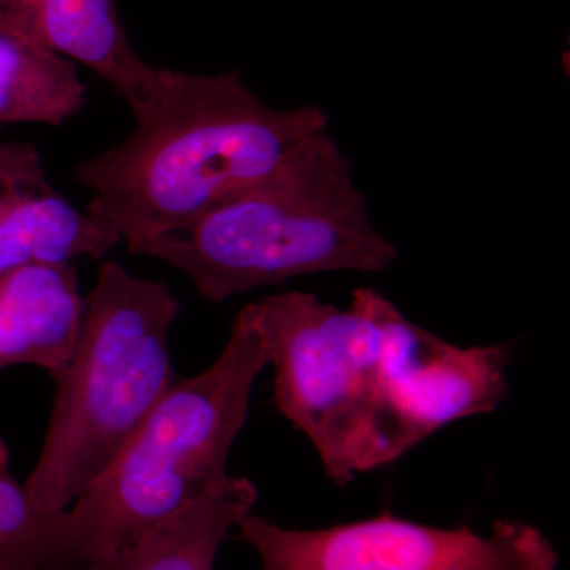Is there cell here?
I'll return each instance as SVG.
<instances>
[{
  "instance_id": "1",
  "label": "cell",
  "mask_w": 570,
  "mask_h": 570,
  "mask_svg": "<svg viewBox=\"0 0 570 570\" xmlns=\"http://www.w3.org/2000/svg\"><path fill=\"white\" fill-rule=\"evenodd\" d=\"M126 140L85 160L75 179L92 190L88 212L127 247L200 219L325 132L318 107L276 110L238 71L164 69L148 115Z\"/></svg>"
},
{
  "instance_id": "2",
  "label": "cell",
  "mask_w": 570,
  "mask_h": 570,
  "mask_svg": "<svg viewBox=\"0 0 570 570\" xmlns=\"http://www.w3.org/2000/svg\"><path fill=\"white\" fill-rule=\"evenodd\" d=\"M351 168L328 134L313 135L200 219L129 250L181 269L212 303L313 273L384 272L397 249L371 224Z\"/></svg>"
},
{
  "instance_id": "3",
  "label": "cell",
  "mask_w": 570,
  "mask_h": 570,
  "mask_svg": "<svg viewBox=\"0 0 570 570\" xmlns=\"http://www.w3.org/2000/svg\"><path fill=\"white\" fill-rule=\"evenodd\" d=\"M181 303L164 283L115 261L85 296L77 346L52 376L55 403L39 463L26 490L61 515L99 478L175 382L170 326Z\"/></svg>"
},
{
  "instance_id": "4",
  "label": "cell",
  "mask_w": 570,
  "mask_h": 570,
  "mask_svg": "<svg viewBox=\"0 0 570 570\" xmlns=\"http://www.w3.org/2000/svg\"><path fill=\"white\" fill-rule=\"evenodd\" d=\"M266 365L247 305L236 314L216 362L175 381L110 466L67 510L78 570L130 546L227 478L228 453Z\"/></svg>"
},
{
  "instance_id": "5",
  "label": "cell",
  "mask_w": 570,
  "mask_h": 570,
  "mask_svg": "<svg viewBox=\"0 0 570 570\" xmlns=\"http://www.w3.org/2000/svg\"><path fill=\"white\" fill-rule=\"evenodd\" d=\"M382 298L362 287L348 309L306 292L250 303L276 371V406L313 442L336 485L396 460L379 392Z\"/></svg>"
},
{
  "instance_id": "6",
  "label": "cell",
  "mask_w": 570,
  "mask_h": 570,
  "mask_svg": "<svg viewBox=\"0 0 570 570\" xmlns=\"http://www.w3.org/2000/svg\"><path fill=\"white\" fill-rule=\"evenodd\" d=\"M236 528L262 570H557L543 532L499 520L491 534L469 527L433 528L384 512L325 530H285L246 513Z\"/></svg>"
},
{
  "instance_id": "7",
  "label": "cell",
  "mask_w": 570,
  "mask_h": 570,
  "mask_svg": "<svg viewBox=\"0 0 570 570\" xmlns=\"http://www.w3.org/2000/svg\"><path fill=\"white\" fill-rule=\"evenodd\" d=\"M508 347H460L379 307V392L397 455L456 420L489 414L508 395Z\"/></svg>"
},
{
  "instance_id": "8",
  "label": "cell",
  "mask_w": 570,
  "mask_h": 570,
  "mask_svg": "<svg viewBox=\"0 0 570 570\" xmlns=\"http://www.w3.org/2000/svg\"><path fill=\"white\" fill-rule=\"evenodd\" d=\"M121 236L80 212L48 179L28 141H0V273L36 264L104 258Z\"/></svg>"
},
{
  "instance_id": "9",
  "label": "cell",
  "mask_w": 570,
  "mask_h": 570,
  "mask_svg": "<svg viewBox=\"0 0 570 570\" xmlns=\"http://www.w3.org/2000/svg\"><path fill=\"white\" fill-rule=\"evenodd\" d=\"M0 32L21 37L96 71L141 121L163 85L124 31L115 0H37L0 13Z\"/></svg>"
},
{
  "instance_id": "10",
  "label": "cell",
  "mask_w": 570,
  "mask_h": 570,
  "mask_svg": "<svg viewBox=\"0 0 570 570\" xmlns=\"http://www.w3.org/2000/svg\"><path fill=\"white\" fill-rule=\"evenodd\" d=\"M85 296L71 264H36L0 273V370L69 362L80 335Z\"/></svg>"
},
{
  "instance_id": "11",
  "label": "cell",
  "mask_w": 570,
  "mask_h": 570,
  "mask_svg": "<svg viewBox=\"0 0 570 570\" xmlns=\"http://www.w3.org/2000/svg\"><path fill=\"white\" fill-rule=\"evenodd\" d=\"M255 501L249 479L227 475L142 538L80 570H213L227 532L253 512Z\"/></svg>"
},
{
  "instance_id": "12",
  "label": "cell",
  "mask_w": 570,
  "mask_h": 570,
  "mask_svg": "<svg viewBox=\"0 0 570 570\" xmlns=\"http://www.w3.org/2000/svg\"><path fill=\"white\" fill-rule=\"evenodd\" d=\"M88 86L77 63L21 37L0 32V126H62L80 115Z\"/></svg>"
},
{
  "instance_id": "13",
  "label": "cell",
  "mask_w": 570,
  "mask_h": 570,
  "mask_svg": "<svg viewBox=\"0 0 570 570\" xmlns=\"http://www.w3.org/2000/svg\"><path fill=\"white\" fill-rule=\"evenodd\" d=\"M9 449L0 439V570L61 566L77 570L67 512L47 515L9 471Z\"/></svg>"
},
{
  "instance_id": "14",
  "label": "cell",
  "mask_w": 570,
  "mask_h": 570,
  "mask_svg": "<svg viewBox=\"0 0 570 570\" xmlns=\"http://www.w3.org/2000/svg\"><path fill=\"white\" fill-rule=\"evenodd\" d=\"M37 0H0V13L7 10L20 9V7L29 6Z\"/></svg>"
},
{
  "instance_id": "15",
  "label": "cell",
  "mask_w": 570,
  "mask_h": 570,
  "mask_svg": "<svg viewBox=\"0 0 570 570\" xmlns=\"http://www.w3.org/2000/svg\"><path fill=\"white\" fill-rule=\"evenodd\" d=\"M11 570H69V569L61 568V566H45V568L11 569Z\"/></svg>"
}]
</instances>
